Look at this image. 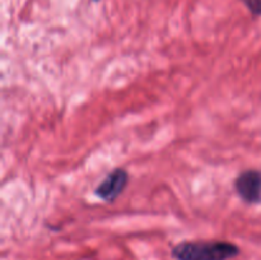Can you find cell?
Masks as SVG:
<instances>
[{
  "label": "cell",
  "instance_id": "cell-1",
  "mask_svg": "<svg viewBox=\"0 0 261 260\" xmlns=\"http://www.w3.org/2000/svg\"><path fill=\"white\" fill-rule=\"evenodd\" d=\"M241 252L236 244L223 240L182 241L175 245L171 255L175 260H231Z\"/></svg>",
  "mask_w": 261,
  "mask_h": 260
},
{
  "label": "cell",
  "instance_id": "cell-2",
  "mask_svg": "<svg viewBox=\"0 0 261 260\" xmlns=\"http://www.w3.org/2000/svg\"><path fill=\"white\" fill-rule=\"evenodd\" d=\"M129 172L125 168H115L94 189V194L106 203H114L129 185Z\"/></svg>",
  "mask_w": 261,
  "mask_h": 260
},
{
  "label": "cell",
  "instance_id": "cell-3",
  "mask_svg": "<svg viewBox=\"0 0 261 260\" xmlns=\"http://www.w3.org/2000/svg\"><path fill=\"white\" fill-rule=\"evenodd\" d=\"M234 190L246 204L261 203V172L257 170L242 171L234 180Z\"/></svg>",
  "mask_w": 261,
  "mask_h": 260
},
{
  "label": "cell",
  "instance_id": "cell-4",
  "mask_svg": "<svg viewBox=\"0 0 261 260\" xmlns=\"http://www.w3.org/2000/svg\"><path fill=\"white\" fill-rule=\"evenodd\" d=\"M254 17H261V0H241Z\"/></svg>",
  "mask_w": 261,
  "mask_h": 260
},
{
  "label": "cell",
  "instance_id": "cell-5",
  "mask_svg": "<svg viewBox=\"0 0 261 260\" xmlns=\"http://www.w3.org/2000/svg\"><path fill=\"white\" fill-rule=\"evenodd\" d=\"M93 2H98V0H93Z\"/></svg>",
  "mask_w": 261,
  "mask_h": 260
}]
</instances>
